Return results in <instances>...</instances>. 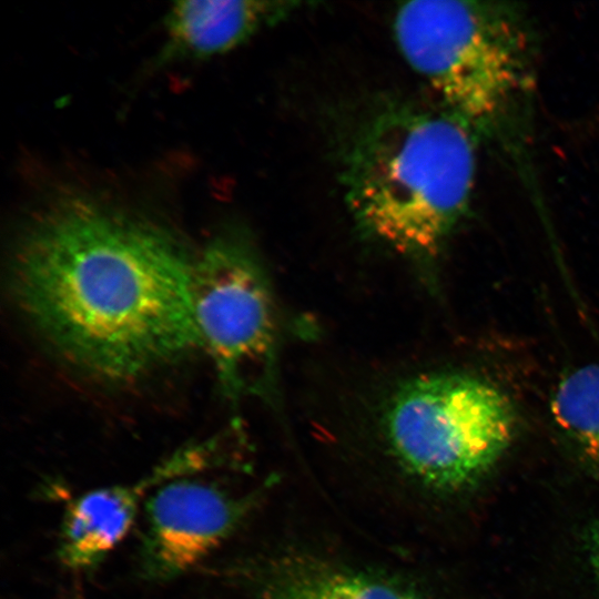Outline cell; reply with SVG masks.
<instances>
[{
  "instance_id": "6da1fadb",
  "label": "cell",
  "mask_w": 599,
  "mask_h": 599,
  "mask_svg": "<svg viewBox=\"0 0 599 599\" xmlns=\"http://www.w3.org/2000/svg\"><path fill=\"white\" fill-rule=\"evenodd\" d=\"M194 260L161 224L67 196L20 234L12 290L29 324L64 361L98 379L133 382L202 345Z\"/></svg>"
},
{
  "instance_id": "7a4b0ae2",
  "label": "cell",
  "mask_w": 599,
  "mask_h": 599,
  "mask_svg": "<svg viewBox=\"0 0 599 599\" xmlns=\"http://www.w3.org/2000/svg\"><path fill=\"white\" fill-rule=\"evenodd\" d=\"M474 132L444 110L388 99L353 126L341 179L357 226L393 251L428 260L468 212L476 175Z\"/></svg>"
},
{
  "instance_id": "52a82bcc",
  "label": "cell",
  "mask_w": 599,
  "mask_h": 599,
  "mask_svg": "<svg viewBox=\"0 0 599 599\" xmlns=\"http://www.w3.org/2000/svg\"><path fill=\"white\" fill-rule=\"evenodd\" d=\"M216 444L213 439L187 446L133 484L98 488L71 501L59 540L62 564L84 569L101 560L125 537L152 488L206 468Z\"/></svg>"
},
{
  "instance_id": "8992f818",
  "label": "cell",
  "mask_w": 599,
  "mask_h": 599,
  "mask_svg": "<svg viewBox=\"0 0 599 599\" xmlns=\"http://www.w3.org/2000/svg\"><path fill=\"white\" fill-rule=\"evenodd\" d=\"M176 478L161 485L145 502L143 567L170 579L215 549L234 527L241 506L214 485Z\"/></svg>"
},
{
  "instance_id": "277c9868",
  "label": "cell",
  "mask_w": 599,
  "mask_h": 599,
  "mask_svg": "<svg viewBox=\"0 0 599 599\" xmlns=\"http://www.w3.org/2000/svg\"><path fill=\"white\" fill-rule=\"evenodd\" d=\"M399 460L426 483L460 488L480 478L514 436L516 415L491 383L468 374L422 375L403 384L385 414Z\"/></svg>"
},
{
  "instance_id": "8fae6325",
  "label": "cell",
  "mask_w": 599,
  "mask_h": 599,
  "mask_svg": "<svg viewBox=\"0 0 599 599\" xmlns=\"http://www.w3.org/2000/svg\"><path fill=\"white\" fill-rule=\"evenodd\" d=\"M588 549L592 567L599 576V519L592 525L589 530Z\"/></svg>"
},
{
  "instance_id": "9c48e42d",
  "label": "cell",
  "mask_w": 599,
  "mask_h": 599,
  "mask_svg": "<svg viewBox=\"0 0 599 599\" xmlns=\"http://www.w3.org/2000/svg\"><path fill=\"white\" fill-rule=\"evenodd\" d=\"M551 413L564 435L599 471V364L578 367L561 378Z\"/></svg>"
},
{
  "instance_id": "30bf717a",
  "label": "cell",
  "mask_w": 599,
  "mask_h": 599,
  "mask_svg": "<svg viewBox=\"0 0 599 599\" xmlns=\"http://www.w3.org/2000/svg\"><path fill=\"white\" fill-rule=\"evenodd\" d=\"M282 599H417L384 582L348 575L317 577L294 587Z\"/></svg>"
},
{
  "instance_id": "ba28073f",
  "label": "cell",
  "mask_w": 599,
  "mask_h": 599,
  "mask_svg": "<svg viewBox=\"0 0 599 599\" xmlns=\"http://www.w3.org/2000/svg\"><path fill=\"white\" fill-rule=\"evenodd\" d=\"M301 3L286 1H177L165 18L166 58L205 59L227 52L284 20Z\"/></svg>"
},
{
  "instance_id": "3957f363",
  "label": "cell",
  "mask_w": 599,
  "mask_h": 599,
  "mask_svg": "<svg viewBox=\"0 0 599 599\" xmlns=\"http://www.w3.org/2000/svg\"><path fill=\"white\" fill-rule=\"evenodd\" d=\"M393 29L407 63L474 133L497 126L528 88V34L506 4L410 1Z\"/></svg>"
},
{
  "instance_id": "5b68a950",
  "label": "cell",
  "mask_w": 599,
  "mask_h": 599,
  "mask_svg": "<svg viewBox=\"0 0 599 599\" xmlns=\"http://www.w3.org/2000/svg\"><path fill=\"white\" fill-rule=\"evenodd\" d=\"M194 315L223 394L232 402L268 392L277 321L257 254L240 231H223L195 256Z\"/></svg>"
}]
</instances>
